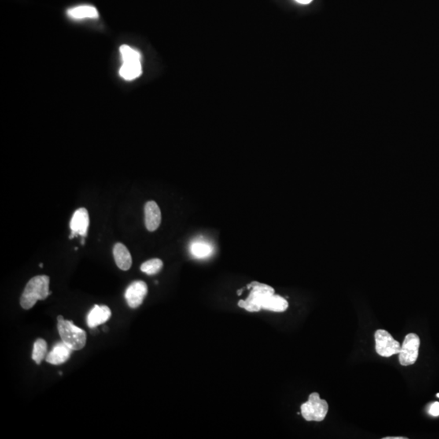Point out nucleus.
Here are the masks:
<instances>
[{"mask_svg": "<svg viewBox=\"0 0 439 439\" xmlns=\"http://www.w3.org/2000/svg\"><path fill=\"white\" fill-rule=\"evenodd\" d=\"M50 278L36 276L29 281L20 297V306L26 310L32 308L38 300H46L52 292L49 290Z\"/></svg>", "mask_w": 439, "mask_h": 439, "instance_id": "nucleus-1", "label": "nucleus"}, {"mask_svg": "<svg viewBox=\"0 0 439 439\" xmlns=\"http://www.w3.org/2000/svg\"><path fill=\"white\" fill-rule=\"evenodd\" d=\"M57 328L60 337L64 344L74 351H79L84 348L86 344V333L72 324L71 321L64 320L63 315L57 316Z\"/></svg>", "mask_w": 439, "mask_h": 439, "instance_id": "nucleus-2", "label": "nucleus"}, {"mask_svg": "<svg viewBox=\"0 0 439 439\" xmlns=\"http://www.w3.org/2000/svg\"><path fill=\"white\" fill-rule=\"evenodd\" d=\"M251 289L247 300H240L238 306L250 312H256L262 310V305L267 297L274 295V288L266 284L253 282L248 285Z\"/></svg>", "mask_w": 439, "mask_h": 439, "instance_id": "nucleus-3", "label": "nucleus"}, {"mask_svg": "<svg viewBox=\"0 0 439 439\" xmlns=\"http://www.w3.org/2000/svg\"><path fill=\"white\" fill-rule=\"evenodd\" d=\"M329 411V405L325 399L320 398L316 392L311 394L308 400L301 405V414L307 421H322Z\"/></svg>", "mask_w": 439, "mask_h": 439, "instance_id": "nucleus-4", "label": "nucleus"}, {"mask_svg": "<svg viewBox=\"0 0 439 439\" xmlns=\"http://www.w3.org/2000/svg\"><path fill=\"white\" fill-rule=\"evenodd\" d=\"M420 344L419 336L416 333H408L406 336L399 353V363L401 365H411L416 363L419 354Z\"/></svg>", "mask_w": 439, "mask_h": 439, "instance_id": "nucleus-5", "label": "nucleus"}, {"mask_svg": "<svg viewBox=\"0 0 439 439\" xmlns=\"http://www.w3.org/2000/svg\"><path fill=\"white\" fill-rule=\"evenodd\" d=\"M376 351L383 357H391L399 354L401 345L392 337L389 332L378 329L375 332Z\"/></svg>", "mask_w": 439, "mask_h": 439, "instance_id": "nucleus-6", "label": "nucleus"}, {"mask_svg": "<svg viewBox=\"0 0 439 439\" xmlns=\"http://www.w3.org/2000/svg\"><path fill=\"white\" fill-rule=\"evenodd\" d=\"M148 285L142 281H136L132 282L125 293L126 302L129 307L137 308L142 305L144 299L148 295Z\"/></svg>", "mask_w": 439, "mask_h": 439, "instance_id": "nucleus-7", "label": "nucleus"}, {"mask_svg": "<svg viewBox=\"0 0 439 439\" xmlns=\"http://www.w3.org/2000/svg\"><path fill=\"white\" fill-rule=\"evenodd\" d=\"M90 225L89 213L86 208H82L74 212V216L70 222V228L72 230L69 238H72L78 235L86 237L87 235L88 228Z\"/></svg>", "mask_w": 439, "mask_h": 439, "instance_id": "nucleus-8", "label": "nucleus"}, {"mask_svg": "<svg viewBox=\"0 0 439 439\" xmlns=\"http://www.w3.org/2000/svg\"><path fill=\"white\" fill-rule=\"evenodd\" d=\"M74 350L69 348L64 342L57 343L53 347L52 351L46 355V360L51 364L59 365L65 363L70 358V355Z\"/></svg>", "mask_w": 439, "mask_h": 439, "instance_id": "nucleus-9", "label": "nucleus"}, {"mask_svg": "<svg viewBox=\"0 0 439 439\" xmlns=\"http://www.w3.org/2000/svg\"><path fill=\"white\" fill-rule=\"evenodd\" d=\"M145 212V225L149 231L157 230L161 223V212L159 206L155 201L147 203L144 208Z\"/></svg>", "mask_w": 439, "mask_h": 439, "instance_id": "nucleus-10", "label": "nucleus"}, {"mask_svg": "<svg viewBox=\"0 0 439 439\" xmlns=\"http://www.w3.org/2000/svg\"><path fill=\"white\" fill-rule=\"evenodd\" d=\"M112 315V311L108 306L94 305L87 315V325L89 327H97L108 322Z\"/></svg>", "mask_w": 439, "mask_h": 439, "instance_id": "nucleus-11", "label": "nucleus"}, {"mask_svg": "<svg viewBox=\"0 0 439 439\" xmlns=\"http://www.w3.org/2000/svg\"><path fill=\"white\" fill-rule=\"evenodd\" d=\"M113 256L116 265L123 271L130 270L132 265V257L130 252L124 244H115L113 248Z\"/></svg>", "mask_w": 439, "mask_h": 439, "instance_id": "nucleus-12", "label": "nucleus"}, {"mask_svg": "<svg viewBox=\"0 0 439 439\" xmlns=\"http://www.w3.org/2000/svg\"><path fill=\"white\" fill-rule=\"evenodd\" d=\"M142 74L141 60L123 61L120 68V75L126 81L134 80Z\"/></svg>", "mask_w": 439, "mask_h": 439, "instance_id": "nucleus-13", "label": "nucleus"}, {"mask_svg": "<svg viewBox=\"0 0 439 439\" xmlns=\"http://www.w3.org/2000/svg\"><path fill=\"white\" fill-rule=\"evenodd\" d=\"M68 16L74 20L83 19H96L99 17V12L94 7L90 5H81L68 9Z\"/></svg>", "mask_w": 439, "mask_h": 439, "instance_id": "nucleus-14", "label": "nucleus"}, {"mask_svg": "<svg viewBox=\"0 0 439 439\" xmlns=\"http://www.w3.org/2000/svg\"><path fill=\"white\" fill-rule=\"evenodd\" d=\"M289 304L285 298L280 296H276L275 294L266 299L262 305V309L274 312H283L286 311Z\"/></svg>", "mask_w": 439, "mask_h": 439, "instance_id": "nucleus-15", "label": "nucleus"}, {"mask_svg": "<svg viewBox=\"0 0 439 439\" xmlns=\"http://www.w3.org/2000/svg\"><path fill=\"white\" fill-rule=\"evenodd\" d=\"M190 252L194 257L207 258L212 253V246L204 241H196L190 245Z\"/></svg>", "mask_w": 439, "mask_h": 439, "instance_id": "nucleus-16", "label": "nucleus"}, {"mask_svg": "<svg viewBox=\"0 0 439 439\" xmlns=\"http://www.w3.org/2000/svg\"><path fill=\"white\" fill-rule=\"evenodd\" d=\"M46 352H47V344L45 340L42 338H38L34 344V350H33L32 359L37 364H40L41 362L46 358Z\"/></svg>", "mask_w": 439, "mask_h": 439, "instance_id": "nucleus-17", "label": "nucleus"}, {"mask_svg": "<svg viewBox=\"0 0 439 439\" xmlns=\"http://www.w3.org/2000/svg\"><path fill=\"white\" fill-rule=\"evenodd\" d=\"M163 267V262L160 259H152L144 262L141 265V271L148 275H155L158 274Z\"/></svg>", "mask_w": 439, "mask_h": 439, "instance_id": "nucleus-18", "label": "nucleus"}, {"mask_svg": "<svg viewBox=\"0 0 439 439\" xmlns=\"http://www.w3.org/2000/svg\"><path fill=\"white\" fill-rule=\"evenodd\" d=\"M429 414L433 416V417H437L439 416V403L435 402L432 404L431 407L429 408Z\"/></svg>", "mask_w": 439, "mask_h": 439, "instance_id": "nucleus-19", "label": "nucleus"}, {"mask_svg": "<svg viewBox=\"0 0 439 439\" xmlns=\"http://www.w3.org/2000/svg\"><path fill=\"white\" fill-rule=\"evenodd\" d=\"M296 1L301 4H310L312 0H296Z\"/></svg>", "mask_w": 439, "mask_h": 439, "instance_id": "nucleus-20", "label": "nucleus"}, {"mask_svg": "<svg viewBox=\"0 0 439 439\" xmlns=\"http://www.w3.org/2000/svg\"><path fill=\"white\" fill-rule=\"evenodd\" d=\"M407 437H384V439H406Z\"/></svg>", "mask_w": 439, "mask_h": 439, "instance_id": "nucleus-21", "label": "nucleus"}, {"mask_svg": "<svg viewBox=\"0 0 439 439\" xmlns=\"http://www.w3.org/2000/svg\"><path fill=\"white\" fill-rule=\"evenodd\" d=\"M39 266H40V267H43V264H42V263H40V264H39Z\"/></svg>", "mask_w": 439, "mask_h": 439, "instance_id": "nucleus-22", "label": "nucleus"}, {"mask_svg": "<svg viewBox=\"0 0 439 439\" xmlns=\"http://www.w3.org/2000/svg\"><path fill=\"white\" fill-rule=\"evenodd\" d=\"M437 398H439V394H437Z\"/></svg>", "mask_w": 439, "mask_h": 439, "instance_id": "nucleus-23", "label": "nucleus"}]
</instances>
